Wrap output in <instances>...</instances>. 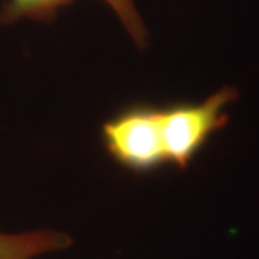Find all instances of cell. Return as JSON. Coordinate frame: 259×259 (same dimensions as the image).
Listing matches in <instances>:
<instances>
[{
	"label": "cell",
	"instance_id": "obj_4",
	"mask_svg": "<svg viewBox=\"0 0 259 259\" xmlns=\"http://www.w3.org/2000/svg\"><path fill=\"white\" fill-rule=\"evenodd\" d=\"M71 245L72 238L55 229L0 232V259H36L47 253L68 249Z\"/></svg>",
	"mask_w": 259,
	"mask_h": 259
},
{
	"label": "cell",
	"instance_id": "obj_2",
	"mask_svg": "<svg viewBox=\"0 0 259 259\" xmlns=\"http://www.w3.org/2000/svg\"><path fill=\"white\" fill-rule=\"evenodd\" d=\"M105 150L120 166L146 173L167 163L161 108L133 105L118 112L102 127Z\"/></svg>",
	"mask_w": 259,
	"mask_h": 259
},
{
	"label": "cell",
	"instance_id": "obj_1",
	"mask_svg": "<svg viewBox=\"0 0 259 259\" xmlns=\"http://www.w3.org/2000/svg\"><path fill=\"white\" fill-rule=\"evenodd\" d=\"M238 100V91L223 87L199 104H175L161 108V133L167 163L186 168L213 134L225 128V108Z\"/></svg>",
	"mask_w": 259,
	"mask_h": 259
},
{
	"label": "cell",
	"instance_id": "obj_3",
	"mask_svg": "<svg viewBox=\"0 0 259 259\" xmlns=\"http://www.w3.org/2000/svg\"><path fill=\"white\" fill-rule=\"evenodd\" d=\"M74 0H6L0 9V23L12 25L28 19L36 22H51L59 9L71 5ZM120 19L131 39L143 48L147 42V29L137 12L134 0H102Z\"/></svg>",
	"mask_w": 259,
	"mask_h": 259
}]
</instances>
